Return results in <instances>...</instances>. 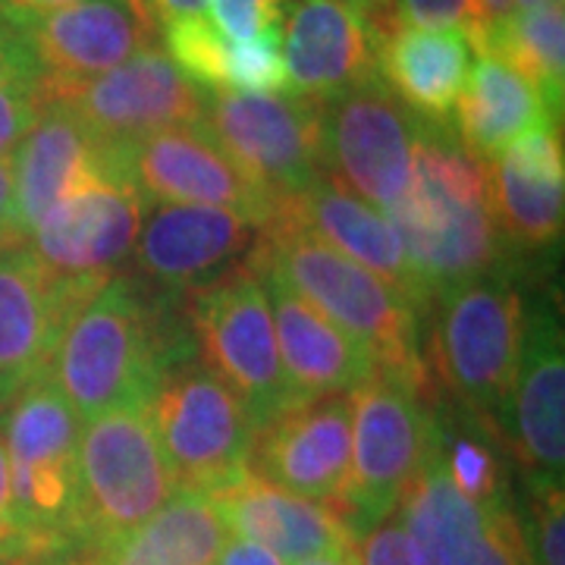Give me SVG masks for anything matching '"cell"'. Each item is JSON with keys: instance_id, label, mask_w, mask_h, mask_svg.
<instances>
[{"instance_id": "cell-44", "label": "cell", "mask_w": 565, "mask_h": 565, "mask_svg": "<svg viewBox=\"0 0 565 565\" xmlns=\"http://www.w3.org/2000/svg\"><path fill=\"white\" fill-rule=\"evenodd\" d=\"M292 565H359V553H352V556H315V559H302V563Z\"/></svg>"}, {"instance_id": "cell-14", "label": "cell", "mask_w": 565, "mask_h": 565, "mask_svg": "<svg viewBox=\"0 0 565 565\" xmlns=\"http://www.w3.org/2000/svg\"><path fill=\"white\" fill-rule=\"evenodd\" d=\"M422 565H534L525 519L505 503H478L449 484L434 452L396 505Z\"/></svg>"}, {"instance_id": "cell-28", "label": "cell", "mask_w": 565, "mask_h": 565, "mask_svg": "<svg viewBox=\"0 0 565 565\" xmlns=\"http://www.w3.org/2000/svg\"><path fill=\"white\" fill-rule=\"evenodd\" d=\"M230 527L211 497L180 487L167 503L139 527L104 546H76L61 556L76 565H214Z\"/></svg>"}, {"instance_id": "cell-20", "label": "cell", "mask_w": 565, "mask_h": 565, "mask_svg": "<svg viewBox=\"0 0 565 565\" xmlns=\"http://www.w3.org/2000/svg\"><path fill=\"white\" fill-rule=\"evenodd\" d=\"M230 534L262 544L282 563L359 553V534L343 505L308 500L264 481L252 468L207 493Z\"/></svg>"}, {"instance_id": "cell-22", "label": "cell", "mask_w": 565, "mask_h": 565, "mask_svg": "<svg viewBox=\"0 0 565 565\" xmlns=\"http://www.w3.org/2000/svg\"><path fill=\"white\" fill-rule=\"evenodd\" d=\"M7 22L20 32L39 63L44 85L102 76L151 47L148 20L132 0H85Z\"/></svg>"}, {"instance_id": "cell-31", "label": "cell", "mask_w": 565, "mask_h": 565, "mask_svg": "<svg viewBox=\"0 0 565 565\" xmlns=\"http://www.w3.org/2000/svg\"><path fill=\"white\" fill-rule=\"evenodd\" d=\"M44 107V76L20 32L0 20V158H10Z\"/></svg>"}, {"instance_id": "cell-35", "label": "cell", "mask_w": 565, "mask_h": 565, "mask_svg": "<svg viewBox=\"0 0 565 565\" xmlns=\"http://www.w3.org/2000/svg\"><path fill=\"white\" fill-rule=\"evenodd\" d=\"M211 3V25L230 41H248L280 32L286 7L292 0H207Z\"/></svg>"}, {"instance_id": "cell-2", "label": "cell", "mask_w": 565, "mask_h": 565, "mask_svg": "<svg viewBox=\"0 0 565 565\" xmlns=\"http://www.w3.org/2000/svg\"><path fill=\"white\" fill-rule=\"evenodd\" d=\"M384 217L430 305L459 282L512 274L519 258L493 211L490 167L465 151L449 122L422 120L412 185Z\"/></svg>"}, {"instance_id": "cell-10", "label": "cell", "mask_w": 565, "mask_h": 565, "mask_svg": "<svg viewBox=\"0 0 565 565\" xmlns=\"http://www.w3.org/2000/svg\"><path fill=\"white\" fill-rule=\"evenodd\" d=\"M110 173L145 202L223 207L252 226H267L280 202L221 148L202 120L129 141H107Z\"/></svg>"}, {"instance_id": "cell-18", "label": "cell", "mask_w": 565, "mask_h": 565, "mask_svg": "<svg viewBox=\"0 0 565 565\" xmlns=\"http://www.w3.org/2000/svg\"><path fill=\"white\" fill-rule=\"evenodd\" d=\"M85 299L88 292L54 280L29 245L0 248V412L47 377L63 330Z\"/></svg>"}, {"instance_id": "cell-9", "label": "cell", "mask_w": 565, "mask_h": 565, "mask_svg": "<svg viewBox=\"0 0 565 565\" xmlns=\"http://www.w3.org/2000/svg\"><path fill=\"white\" fill-rule=\"evenodd\" d=\"M148 415L180 487L211 493L248 471L258 424L199 359L163 374Z\"/></svg>"}, {"instance_id": "cell-33", "label": "cell", "mask_w": 565, "mask_h": 565, "mask_svg": "<svg viewBox=\"0 0 565 565\" xmlns=\"http://www.w3.org/2000/svg\"><path fill=\"white\" fill-rule=\"evenodd\" d=\"M226 92H239V95L286 92L280 32H267V35H258V39L248 41H230Z\"/></svg>"}, {"instance_id": "cell-12", "label": "cell", "mask_w": 565, "mask_h": 565, "mask_svg": "<svg viewBox=\"0 0 565 565\" xmlns=\"http://www.w3.org/2000/svg\"><path fill=\"white\" fill-rule=\"evenodd\" d=\"M418 126L384 82H364L321 104L323 173L386 214L412 185Z\"/></svg>"}, {"instance_id": "cell-37", "label": "cell", "mask_w": 565, "mask_h": 565, "mask_svg": "<svg viewBox=\"0 0 565 565\" xmlns=\"http://www.w3.org/2000/svg\"><path fill=\"white\" fill-rule=\"evenodd\" d=\"M471 0H390L399 25L415 29H465Z\"/></svg>"}, {"instance_id": "cell-17", "label": "cell", "mask_w": 565, "mask_h": 565, "mask_svg": "<svg viewBox=\"0 0 565 565\" xmlns=\"http://www.w3.org/2000/svg\"><path fill=\"white\" fill-rule=\"evenodd\" d=\"M349 465L352 403L337 393L289 405L258 427L248 468L289 493L343 505Z\"/></svg>"}, {"instance_id": "cell-13", "label": "cell", "mask_w": 565, "mask_h": 565, "mask_svg": "<svg viewBox=\"0 0 565 565\" xmlns=\"http://www.w3.org/2000/svg\"><path fill=\"white\" fill-rule=\"evenodd\" d=\"M145 204L129 182L102 173L54 204L25 245L54 280L92 296L132 258Z\"/></svg>"}, {"instance_id": "cell-32", "label": "cell", "mask_w": 565, "mask_h": 565, "mask_svg": "<svg viewBox=\"0 0 565 565\" xmlns=\"http://www.w3.org/2000/svg\"><path fill=\"white\" fill-rule=\"evenodd\" d=\"M163 32H167V57L185 79L195 82L202 92H226L230 39H223L204 17L170 22L163 25Z\"/></svg>"}, {"instance_id": "cell-11", "label": "cell", "mask_w": 565, "mask_h": 565, "mask_svg": "<svg viewBox=\"0 0 565 565\" xmlns=\"http://www.w3.org/2000/svg\"><path fill=\"white\" fill-rule=\"evenodd\" d=\"M202 122L277 202L299 195L323 177L321 104L286 92H207Z\"/></svg>"}, {"instance_id": "cell-39", "label": "cell", "mask_w": 565, "mask_h": 565, "mask_svg": "<svg viewBox=\"0 0 565 565\" xmlns=\"http://www.w3.org/2000/svg\"><path fill=\"white\" fill-rule=\"evenodd\" d=\"M214 565H286L270 550H264L262 544H252V541H243L236 534H230V541L223 544L221 556Z\"/></svg>"}, {"instance_id": "cell-8", "label": "cell", "mask_w": 565, "mask_h": 565, "mask_svg": "<svg viewBox=\"0 0 565 565\" xmlns=\"http://www.w3.org/2000/svg\"><path fill=\"white\" fill-rule=\"evenodd\" d=\"M352 465L343 509L355 534L393 519L396 505L434 452L437 399L408 377L374 371L349 396Z\"/></svg>"}, {"instance_id": "cell-42", "label": "cell", "mask_w": 565, "mask_h": 565, "mask_svg": "<svg viewBox=\"0 0 565 565\" xmlns=\"http://www.w3.org/2000/svg\"><path fill=\"white\" fill-rule=\"evenodd\" d=\"M10 204H13V163L10 158H0V248L17 245L10 233Z\"/></svg>"}, {"instance_id": "cell-30", "label": "cell", "mask_w": 565, "mask_h": 565, "mask_svg": "<svg viewBox=\"0 0 565 565\" xmlns=\"http://www.w3.org/2000/svg\"><path fill=\"white\" fill-rule=\"evenodd\" d=\"M478 54L519 70L527 82L537 85L553 117H563L565 102V13L563 3L519 7L503 25H497L481 44Z\"/></svg>"}, {"instance_id": "cell-3", "label": "cell", "mask_w": 565, "mask_h": 565, "mask_svg": "<svg viewBox=\"0 0 565 565\" xmlns=\"http://www.w3.org/2000/svg\"><path fill=\"white\" fill-rule=\"evenodd\" d=\"M245 262L255 270L274 274L299 299L318 308L327 321L359 340L381 371L415 381L440 403L424 359L427 318L381 277L343 258L286 217H274L258 230V239Z\"/></svg>"}, {"instance_id": "cell-26", "label": "cell", "mask_w": 565, "mask_h": 565, "mask_svg": "<svg viewBox=\"0 0 565 565\" xmlns=\"http://www.w3.org/2000/svg\"><path fill=\"white\" fill-rule=\"evenodd\" d=\"M264 282L282 371L299 399L315 396H349L374 377L377 364L359 340L327 321L318 308L299 299L274 274L255 270Z\"/></svg>"}, {"instance_id": "cell-1", "label": "cell", "mask_w": 565, "mask_h": 565, "mask_svg": "<svg viewBox=\"0 0 565 565\" xmlns=\"http://www.w3.org/2000/svg\"><path fill=\"white\" fill-rule=\"evenodd\" d=\"M177 302L136 274H117L76 308L47 377L82 422L148 403L170 367L195 359Z\"/></svg>"}, {"instance_id": "cell-45", "label": "cell", "mask_w": 565, "mask_h": 565, "mask_svg": "<svg viewBox=\"0 0 565 565\" xmlns=\"http://www.w3.org/2000/svg\"><path fill=\"white\" fill-rule=\"evenodd\" d=\"M546 3H563V0H546Z\"/></svg>"}, {"instance_id": "cell-5", "label": "cell", "mask_w": 565, "mask_h": 565, "mask_svg": "<svg viewBox=\"0 0 565 565\" xmlns=\"http://www.w3.org/2000/svg\"><path fill=\"white\" fill-rule=\"evenodd\" d=\"M0 434L25 565H47L73 546L79 415L44 377L3 408Z\"/></svg>"}, {"instance_id": "cell-36", "label": "cell", "mask_w": 565, "mask_h": 565, "mask_svg": "<svg viewBox=\"0 0 565 565\" xmlns=\"http://www.w3.org/2000/svg\"><path fill=\"white\" fill-rule=\"evenodd\" d=\"M359 565H422L399 519H386L359 537Z\"/></svg>"}, {"instance_id": "cell-34", "label": "cell", "mask_w": 565, "mask_h": 565, "mask_svg": "<svg viewBox=\"0 0 565 565\" xmlns=\"http://www.w3.org/2000/svg\"><path fill=\"white\" fill-rule=\"evenodd\" d=\"M525 531L534 565H565L563 487L531 490V512L525 519Z\"/></svg>"}, {"instance_id": "cell-23", "label": "cell", "mask_w": 565, "mask_h": 565, "mask_svg": "<svg viewBox=\"0 0 565 565\" xmlns=\"http://www.w3.org/2000/svg\"><path fill=\"white\" fill-rule=\"evenodd\" d=\"M490 199L509 245L522 255L563 243L565 151L559 122H541L509 141L490 167Z\"/></svg>"}, {"instance_id": "cell-6", "label": "cell", "mask_w": 565, "mask_h": 565, "mask_svg": "<svg viewBox=\"0 0 565 565\" xmlns=\"http://www.w3.org/2000/svg\"><path fill=\"white\" fill-rule=\"evenodd\" d=\"M180 481L163 456L148 403L85 422L76 456L73 546H104L148 522Z\"/></svg>"}, {"instance_id": "cell-38", "label": "cell", "mask_w": 565, "mask_h": 565, "mask_svg": "<svg viewBox=\"0 0 565 565\" xmlns=\"http://www.w3.org/2000/svg\"><path fill=\"white\" fill-rule=\"evenodd\" d=\"M0 565H25L22 541L13 525V497H10V465H7V446L0 434Z\"/></svg>"}, {"instance_id": "cell-4", "label": "cell", "mask_w": 565, "mask_h": 565, "mask_svg": "<svg viewBox=\"0 0 565 565\" xmlns=\"http://www.w3.org/2000/svg\"><path fill=\"white\" fill-rule=\"evenodd\" d=\"M525 321L515 274H487L437 296L424 327V359L437 393L497 427L519 371Z\"/></svg>"}, {"instance_id": "cell-25", "label": "cell", "mask_w": 565, "mask_h": 565, "mask_svg": "<svg viewBox=\"0 0 565 565\" xmlns=\"http://www.w3.org/2000/svg\"><path fill=\"white\" fill-rule=\"evenodd\" d=\"M277 217L299 223L302 230L318 236L333 252H340L343 258L381 277L415 311H422L424 318L430 315V299L424 296L415 270L405 262L403 245L384 214L362 199H355L349 189L330 180L327 173L302 189L299 195L282 199Z\"/></svg>"}, {"instance_id": "cell-41", "label": "cell", "mask_w": 565, "mask_h": 565, "mask_svg": "<svg viewBox=\"0 0 565 565\" xmlns=\"http://www.w3.org/2000/svg\"><path fill=\"white\" fill-rule=\"evenodd\" d=\"M85 0H0V17L3 20H17V17H32V13H47V10H63V7H76ZM136 3V0H132ZM139 7V3H136ZM145 17V13H141ZM148 20V17H145Z\"/></svg>"}, {"instance_id": "cell-21", "label": "cell", "mask_w": 565, "mask_h": 565, "mask_svg": "<svg viewBox=\"0 0 565 565\" xmlns=\"http://www.w3.org/2000/svg\"><path fill=\"white\" fill-rule=\"evenodd\" d=\"M286 95L327 104L377 79V39L364 13L337 0H292L280 25Z\"/></svg>"}, {"instance_id": "cell-43", "label": "cell", "mask_w": 565, "mask_h": 565, "mask_svg": "<svg viewBox=\"0 0 565 565\" xmlns=\"http://www.w3.org/2000/svg\"><path fill=\"white\" fill-rule=\"evenodd\" d=\"M337 3H345V7L359 10L364 17H377V13L390 10V0H337Z\"/></svg>"}, {"instance_id": "cell-15", "label": "cell", "mask_w": 565, "mask_h": 565, "mask_svg": "<svg viewBox=\"0 0 565 565\" xmlns=\"http://www.w3.org/2000/svg\"><path fill=\"white\" fill-rule=\"evenodd\" d=\"M44 102L63 104L102 141H129L199 122L204 92L163 51L145 47L102 76L44 85Z\"/></svg>"}, {"instance_id": "cell-7", "label": "cell", "mask_w": 565, "mask_h": 565, "mask_svg": "<svg viewBox=\"0 0 565 565\" xmlns=\"http://www.w3.org/2000/svg\"><path fill=\"white\" fill-rule=\"evenodd\" d=\"M180 305L195 359L243 399L258 427L302 403L286 381L267 292L252 264L226 270Z\"/></svg>"}, {"instance_id": "cell-16", "label": "cell", "mask_w": 565, "mask_h": 565, "mask_svg": "<svg viewBox=\"0 0 565 565\" xmlns=\"http://www.w3.org/2000/svg\"><path fill=\"white\" fill-rule=\"evenodd\" d=\"M497 430L522 465L527 490L563 487L565 340L559 308L546 299L527 308L519 371Z\"/></svg>"}, {"instance_id": "cell-19", "label": "cell", "mask_w": 565, "mask_h": 565, "mask_svg": "<svg viewBox=\"0 0 565 565\" xmlns=\"http://www.w3.org/2000/svg\"><path fill=\"white\" fill-rule=\"evenodd\" d=\"M255 239L258 226L233 211L158 204L151 214H145L132 252L139 267L136 277L170 299H185L189 292L239 267Z\"/></svg>"}, {"instance_id": "cell-27", "label": "cell", "mask_w": 565, "mask_h": 565, "mask_svg": "<svg viewBox=\"0 0 565 565\" xmlns=\"http://www.w3.org/2000/svg\"><path fill=\"white\" fill-rule=\"evenodd\" d=\"M377 79L418 114L446 122L471 70V44L462 29L396 25L377 39Z\"/></svg>"}, {"instance_id": "cell-24", "label": "cell", "mask_w": 565, "mask_h": 565, "mask_svg": "<svg viewBox=\"0 0 565 565\" xmlns=\"http://www.w3.org/2000/svg\"><path fill=\"white\" fill-rule=\"evenodd\" d=\"M13 163V204H10V233L13 243L25 245L35 223L76 192L88 180L110 173L107 141L70 114L63 104L44 102L35 126L10 154Z\"/></svg>"}, {"instance_id": "cell-40", "label": "cell", "mask_w": 565, "mask_h": 565, "mask_svg": "<svg viewBox=\"0 0 565 565\" xmlns=\"http://www.w3.org/2000/svg\"><path fill=\"white\" fill-rule=\"evenodd\" d=\"M141 13L151 20L161 22V25H170V22L189 20V17H202L207 0H139Z\"/></svg>"}, {"instance_id": "cell-29", "label": "cell", "mask_w": 565, "mask_h": 565, "mask_svg": "<svg viewBox=\"0 0 565 565\" xmlns=\"http://www.w3.org/2000/svg\"><path fill=\"white\" fill-rule=\"evenodd\" d=\"M559 122L544 95L519 70L481 54L468 70L462 95L452 107V136L481 161H493L509 141L541 122Z\"/></svg>"}]
</instances>
